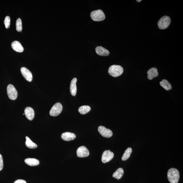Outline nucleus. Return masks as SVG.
<instances>
[{"instance_id": "obj_27", "label": "nucleus", "mask_w": 183, "mask_h": 183, "mask_svg": "<svg viewBox=\"0 0 183 183\" xmlns=\"http://www.w3.org/2000/svg\"><path fill=\"white\" fill-rule=\"evenodd\" d=\"M137 1L138 2H140V1H141V0H140V1Z\"/></svg>"}, {"instance_id": "obj_18", "label": "nucleus", "mask_w": 183, "mask_h": 183, "mask_svg": "<svg viewBox=\"0 0 183 183\" xmlns=\"http://www.w3.org/2000/svg\"><path fill=\"white\" fill-rule=\"evenodd\" d=\"M161 86L165 89V90L168 91L171 90L172 87L171 84L166 79H163L160 83Z\"/></svg>"}, {"instance_id": "obj_7", "label": "nucleus", "mask_w": 183, "mask_h": 183, "mask_svg": "<svg viewBox=\"0 0 183 183\" xmlns=\"http://www.w3.org/2000/svg\"><path fill=\"white\" fill-rule=\"evenodd\" d=\"M114 156L113 153L110 150H106L103 152L102 157V162L106 163L111 161Z\"/></svg>"}, {"instance_id": "obj_3", "label": "nucleus", "mask_w": 183, "mask_h": 183, "mask_svg": "<svg viewBox=\"0 0 183 183\" xmlns=\"http://www.w3.org/2000/svg\"><path fill=\"white\" fill-rule=\"evenodd\" d=\"M171 22V19L168 16H165L159 19L157 24L160 29L164 30L166 29Z\"/></svg>"}, {"instance_id": "obj_8", "label": "nucleus", "mask_w": 183, "mask_h": 183, "mask_svg": "<svg viewBox=\"0 0 183 183\" xmlns=\"http://www.w3.org/2000/svg\"><path fill=\"white\" fill-rule=\"evenodd\" d=\"M98 131L102 136L104 137L110 138L113 135V132L110 129L106 128L104 126H99Z\"/></svg>"}, {"instance_id": "obj_25", "label": "nucleus", "mask_w": 183, "mask_h": 183, "mask_svg": "<svg viewBox=\"0 0 183 183\" xmlns=\"http://www.w3.org/2000/svg\"><path fill=\"white\" fill-rule=\"evenodd\" d=\"M3 166V163L2 156L0 154V171L2 170Z\"/></svg>"}, {"instance_id": "obj_9", "label": "nucleus", "mask_w": 183, "mask_h": 183, "mask_svg": "<svg viewBox=\"0 0 183 183\" xmlns=\"http://www.w3.org/2000/svg\"><path fill=\"white\" fill-rule=\"evenodd\" d=\"M77 155L78 157H87L89 155V152L86 147L83 146H81L77 149Z\"/></svg>"}, {"instance_id": "obj_23", "label": "nucleus", "mask_w": 183, "mask_h": 183, "mask_svg": "<svg viewBox=\"0 0 183 183\" xmlns=\"http://www.w3.org/2000/svg\"><path fill=\"white\" fill-rule=\"evenodd\" d=\"M16 29L18 32H22V20L20 18L17 19L16 22Z\"/></svg>"}, {"instance_id": "obj_21", "label": "nucleus", "mask_w": 183, "mask_h": 183, "mask_svg": "<svg viewBox=\"0 0 183 183\" xmlns=\"http://www.w3.org/2000/svg\"><path fill=\"white\" fill-rule=\"evenodd\" d=\"M132 152V149L131 147H129L127 149L122 156V160L123 161H125L129 159Z\"/></svg>"}, {"instance_id": "obj_2", "label": "nucleus", "mask_w": 183, "mask_h": 183, "mask_svg": "<svg viewBox=\"0 0 183 183\" xmlns=\"http://www.w3.org/2000/svg\"><path fill=\"white\" fill-rule=\"evenodd\" d=\"M123 67L119 65H113L109 67L108 72L110 75L113 77H117L123 73Z\"/></svg>"}, {"instance_id": "obj_5", "label": "nucleus", "mask_w": 183, "mask_h": 183, "mask_svg": "<svg viewBox=\"0 0 183 183\" xmlns=\"http://www.w3.org/2000/svg\"><path fill=\"white\" fill-rule=\"evenodd\" d=\"M63 108V106L60 103H57L52 108L50 112V115L52 116H57L61 112Z\"/></svg>"}, {"instance_id": "obj_14", "label": "nucleus", "mask_w": 183, "mask_h": 183, "mask_svg": "<svg viewBox=\"0 0 183 183\" xmlns=\"http://www.w3.org/2000/svg\"><path fill=\"white\" fill-rule=\"evenodd\" d=\"M11 46L12 48L15 51L19 53H22L24 51V48L22 44L18 42L15 41L12 42Z\"/></svg>"}, {"instance_id": "obj_17", "label": "nucleus", "mask_w": 183, "mask_h": 183, "mask_svg": "<svg viewBox=\"0 0 183 183\" xmlns=\"http://www.w3.org/2000/svg\"><path fill=\"white\" fill-rule=\"evenodd\" d=\"M24 162L26 164L31 166H38L40 164V161L38 160L33 158H28L25 159Z\"/></svg>"}, {"instance_id": "obj_22", "label": "nucleus", "mask_w": 183, "mask_h": 183, "mask_svg": "<svg viewBox=\"0 0 183 183\" xmlns=\"http://www.w3.org/2000/svg\"><path fill=\"white\" fill-rule=\"evenodd\" d=\"M91 108L88 106H83L79 108V111L81 114H86L90 111Z\"/></svg>"}, {"instance_id": "obj_19", "label": "nucleus", "mask_w": 183, "mask_h": 183, "mask_svg": "<svg viewBox=\"0 0 183 183\" xmlns=\"http://www.w3.org/2000/svg\"><path fill=\"white\" fill-rule=\"evenodd\" d=\"M124 174V170L122 168L118 169L113 175V177L117 179L121 178Z\"/></svg>"}, {"instance_id": "obj_26", "label": "nucleus", "mask_w": 183, "mask_h": 183, "mask_svg": "<svg viewBox=\"0 0 183 183\" xmlns=\"http://www.w3.org/2000/svg\"><path fill=\"white\" fill-rule=\"evenodd\" d=\"M14 183H26L25 181L22 179H18L15 181Z\"/></svg>"}, {"instance_id": "obj_1", "label": "nucleus", "mask_w": 183, "mask_h": 183, "mask_svg": "<svg viewBox=\"0 0 183 183\" xmlns=\"http://www.w3.org/2000/svg\"><path fill=\"white\" fill-rule=\"evenodd\" d=\"M168 178L170 183H178L180 178L179 172L177 169L170 168L167 174Z\"/></svg>"}, {"instance_id": "obj_11", "label": "nucleus", "mask_w": 183, "mask_h": 183, "mask_svg": "<svg viewBox=\"0 0 183 183\" xmlns=\"http://www.w3.org/2000/svg\"><path fill=\"white\" fill-rule=\"evenodd\" d=\"M24 115L28 120H32L34 117V111L33 108L30 107H26L24 110Z\"/></svg>"}, {"instance_id": "obj_28", "label": "nucleus", "mask_w": 183, "mask_h": 183, "mask_svg": "<svg viewBox=\"0 0 183 183\" xmlns=\"http://www.w3.org/2000/svg\"><path fill=\"white\" fill-rule=\"evenodd\" d=\"M23 115H24V114H23Z\"/></svg>"}, {"instance_id": "obj_13", "label": "nucleus", "mask_w": 183, "mask_h": 183, "mask_svg": "<svg viewBox=\"0 0 183 183\" xmlns=\"http://www.w3.org/2000/svg\"><path fill=\"white\" fill-rule=\"evenodd\" d=\"M147 78L149 80H152L154 78L157 77L159 75L158 70L155 67H152L147 71Z\"/></svg>"}, {"instance_id": "obj_6", "label": "nucleus", "mask_w": 183, "mask_h": 183, "mask_svg": "<svg viewBox=\"0 0 183 183\" xmlns=\"http://www.w3.org/2000/svg\"><path fill=\"white\" fill-rule=\"evenodd\" d=\"M7 93L9 98L15 100L17 98L18 93L17 90L13 85L10 84L7 87Z\"/></svg>"}, {"instance_id": "obj_24", "label": "nucleus", "mask_w": 183, "mask_h": 183, "mask_svg": "<svg viewBox=\"0 0 183 183\" xmlns=\"http://www.w3.org/2000/svg\"><path fill=\"white\" fill-rule=\"evenodd\" d=\"M4 23L5 27L7 29H8V28H9L10 24V17L8 16H7L5 18Z\"/></svg>"}, {"instance_id": "obj_12", "label": "nucleus", "mask_w": 183, "mask_h": 183, "mask_svg": "<svg viewBox=\"0 0 183 183\" xmlns=\"http://www.w3.org/2000/svg\"><path fill=\"white\" fill-rule=\"evenodd\" d=\"M76 135L73 133L66 132L62 134V139L65 141H70L73 140L76 138Z\"/></svg>"}, {"instance_id": "obj_10", "label": "nucleus", "mask_w": 183, "mask_h": 183, "mask_svg": "<svg viewBox=\"0 0 183 183\" xmlns=\"http://www.w3.org/2000/svg\"><path fill=\"white\" fill-rule=\"evenodd\" d=\"M21 72L23 77L26 81L31 82L32 80L33 76L31 72L26 67H22L21 69Z\"/></svg>"}, {"instance_id": "obj_20", "label": "nucleus", "mask_w": 183, "mask_h": 183, "mask_svg": "<svg viewBox=\"0 0 183 183\" xmlns=\"http://www.w3.org/2000/svg\"><path fill=\"white\" fill-rule=\"evenodd\" d=\"M26 145L28 148L31 149L36 148L37 145L36 143H33L28 136L26 137Z\"/></svg>"}, {"instance_id": "obj_16", "label": "nucleus", "mask_w": 183, "mask_h": 183, "mask_svg": "<svg viewBox=\"0 0 183 183\" xmlns=\"http://www.w3.org/2000/svg\"><path fill=\"white\" fill-rule=\"evenodd\" d=\"M77 79L76 78H74L71 81L70 86V91L71 94L73 96H75L77 92V86L76 83Z\"/></svg>"}, {"instance_id": "obj_4", "label": "nucleus", "mask_w": 183, "mask_h": 183, "mask_svg": "<svg viewBox=\"0 0 183 183\" xmlns=\"http://www.w3.org/2000/svg\"><path fill=\"white\" fill-rule=\"evenodd\" d=\"M90 15L92 20L96 22L102 21L105 18V15L104 12L101 10L92 11Z\"/></svg>"}, {"instance_id": "obj_15", "label": "nucleus", "mask_w": 183, "mask_h": 183, "mask_svg": "<svg viewBox=\"0 0 183 183\" xmlns=\"http://www.w3.org/2000/svg\"><path fill=\"white\" fill-rule=\"evenodd\" d=\"M95 51L98 55L101 56H107L109 54V51L101 46H98L96 48Z\"/></svg>"}]
</instances>
